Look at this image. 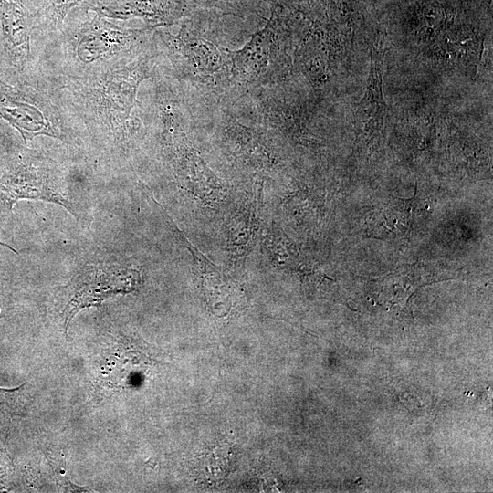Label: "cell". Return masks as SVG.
<instances>
[{
    "instance_id": "6da1fadb",
    "label": "cell",
    "mask_w": 493,
    "mask_h": 493,
    "mask_svg": "<svg viewBox=\"0 0 493 493\" xmlns=\"http://www.w3.org/2000/svg\"><path fill=\"white\" fill-rule=\"evenodd\" d=\"M149 60L141 58L78 79L72 89L81 110L100 127L121 134L127 128L138 87L149 75Z\"/></svg>"
},
{
    "instance_id": "7a4b0ae2",
    "label": "cell",
    "mask_w": 493,
    "mask_h": 493,
    "mask_svg": "<svg viewBox=\"0 0 493 493\" xmlns=\"http://www.w3.org/2000/svg\"><path fill=\"white\" fill-rule=\"evenodd\" d=\"M22 199L58 204L78 215L55 167L30 152L17 154L4 168L0 175V213L11 215L14 205Z\"/></svg>"
},
{
    "instance_id": "3957f363",
    "label": "cell",
    "mask_w": 493,
    "mask_h": 493,
    "mask_svg": "<svg viewBox=\"0 0 493 493\" xmlns=\"http://www.w3.org/2000/svg\"><path fill=\"white\" fill-rule=\"evenodd\" d=\"M142 283L139 269L105 264H89L80 268L66 287L68 300L63 309L65 330L81 309L98 307L106 299L137 290Z\"/></svg>"
},
{
    "instance_id": "277c9868",
    "label": "cell",
    "mask_w": 493,
    "mask_h": 493,
    "mask_svg": "<svg viewBox=\"0 0 493 493\" xmlns=\"http://www.w3.org/2000/svg\"><path fill=\"white\" fill-rule=\"evenodd\" d=\"M0 120L8 122L24 142L38 135L66 137L56 108L37 91L10 85L0 79Z\"/></svg>"
},
{
    "instance_id": "5b68a950",
    "label": "cell",
    "mask_w": 493,
    "mask_h": 493,
    "mask_svg": "<svg viewBox=\"0 0 493 493\" xmlns=\"http://www.w3.org/2000/svg\"><path fill=\"white\" fill-rule=\"evenodd\" d=\"M155 28H124L96 15L74 33L77 59L83 64L105 63L134 49Z\"/></svg>"
},
{
    "instance_id": "8992f818",
    "label": "cell",
    "mask_w": 493,
    "mask_h": 493,
    "mask_svg": "<svg viewBox=\"0 0 493 493\" xmlns=\"http://www.w3.org/2000/svg\"><path fill=\"white\" fill-rule=\"evenodd\" d=\"M83 6L104 18H142L155 29L192 16L197 7L194 0H87Z\"/></svg>"
},
{
    "instance_id": "52a82bcc",
    "label": "cell",
    "mask_w": 493,
    "mask_h": 493,
    "mask_svg": "<svg viewBox=\"0 0 493 493\" xmlns=\"http://www.w3.org/2000/svg\"><path fill=\"white\" fill-rule=\"evenodd\" d=\"M168 47L169 54L176 66L195 77H210L225 68L230 61V51L217 47L203 37L194 36L191 20L183 24L179 34L159 32Z\"/></svg>"
},
{
    "instance_id": "ba28073f",
    "label": "cell",
    "mask_w": 493,
    "mask_h": 493,
    "mask_svg": "<svg viewBox=\"0 0 493 493\" xmlns=\"http://www.w3.org/2000/svg\"><path fill=\"white\" fill-rule=\"evenodd\" d=\"M35 16L26 0H0L4 46L16 68H22L27 61Z\"/></svg>"
},
{
    "instance_id": "9c48e42d",
    "label": "cell",
    "mask_w": 493,
    "mask_h": 493,
    "mask_svg": "<svg viewBox=\"0 0 493 493\" xmlns=\"http://www.w3.org/2000/svg\"><path fill=\"white\" fill-rule=\"evenodd\" d=\"M267 26L255 33L246 46L230 52L231 76L236 81L247 82L257 79L267 69L271 50L278 27L276 5Z\"/></svg>"
},
{
    "instance_id": "30bf717a",
    "label": "cell",
    "mask_w": 493,
    "mask_h": 493,
    "mask_svg": "<svg viewBox=\"0 0 493 493\" xmlns=\"http://www.w3.org/2000/svg\"><path fill=\"white\" fill-rule=\"evenodd\" d=\"M176 148L178 158L176 170L181 181L200 198L217 200L223 192V187L216 176L187 145L185 139Z\"/></svg>"
},
{
    "instance_id": "8fae6325",
    "label": "cell",
    "mask_w": 493,
    "mask_h": 493,
    "mask_svg": "<svg viewBox=\"0 0 493 493\" xmlns=\"http://www.w3.org/2000/svg\"><path fill=\"white\" fill-rule=\"evenodd\" d=\"M257 205L255 200L244 203L229 218L226 246L233 257H245L254 244L257 230Z\"/></svg>"
},
{
    "instance_id": "7c38bea8",
    "label": "cell",
    "mask_w": 493,
    "mask_h": 493,
    "mask_svg": "<svg viewBox=\"0 0 493 493\" xmlns=\"http://www.w3.org/2000/svg\"><path fill=\"white\" fill-rule=\"evenodd\" d=\"M383 56V43L380 39L372 47L371 70L365 94L358 105L359 107L356 112L358 115H370L371 117L377 118L385 115L386 104L382 91Z\"/></svg>"
},
{
    "instance_id": "4fadbf2b",
    "label": "cell",
    "mask_w": 493,
    "mask_h": 493,
    "mask_svg": "<svg viewBox=\"0 0 493 493\" xmlns=\"http://www.w3.org/2000/svg\"><path fill=\"white\" fill-rule=\"evenodd\" d=\"M278 0H194L197 6L215 9L223 15L244 17L249 14L260 15L265 4L277 3Z\"/></svg>"
},
{
    "instance_id": "5bb4252c",
    "label": "cell",
    "mask_w": 493,
    "mask_h": 493,
    "mask_svg": "<svg viewBox=\"0 0 493 493\" xmlns=\"http://www.w3.org/2000/svg\"><path fill=\"white\" fill-rule=\"evenodd\" d=\"M87 0H44L41 15L46 22L55 27L63 25L68 11L75 6H83Z\"/></svg>"
},
{
    "instance_id": "9a60e30c",
    "label": "cell",
    "mask_w": 493,
    "mask_h": 493,
    "mask_svg": "<svg viewBox=\"0 0 493 493\" xmlns=\"http://www.w3.org/2000/svg\"><path fill=\"white\" fill-rule=\"evenodd\" d=\"M0 245L2 246H5V247H7L8 249H10L11 251L15 252L16 254H18V251L16 249H15L14 247H12L11 246H9L8 244H5L2 241H0Z\"/></svg>"
}]
</instances>
